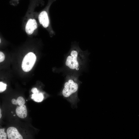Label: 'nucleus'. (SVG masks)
Returning <instances> with one entry per match:
<instances>
[{"label":"nucleus","instance_id":"nucleus-1","mask_svg":"<svg viewBox=\"0 0 139 139\" xmlns=\"http://www.w3.org/2000/svg\"><path fill=\"white\" fill-rule=\"evenodd\" d=\"M79 85L77 78L74 76L68 77L64 83L62 90L63 96L71 102V99L75 100L77 97Z\"/></svg>","mask_w":139,"mask_h":139},{"label":"nucleus","instance_id":"nucleus-2","mask_svg":"<svg viewBox=\"0 0 139 139\" xmlns=\"http://www.w3.org/2000/svg\"><path fill=\"white\" fill-rule=\"evenodd\" d=\"M84 55L76 50H72L66 57V66L70 70H78L85 59Z\"/></svg>","mask_w":139,"mask_h":139},{"label":"nucleus","instance_id":"nucleus-3","mask_svg":"<svg viewBox=\"0 0 139 139\" xmlns=\"http://www.w3.org/2000/svg\"><path fill=\"white\" fill-rule=\"evenodd\" d=\"M36 57L35 55L32 52H30L26 55L24 58L22 64V68L25 72L30 71L36 62Z\"/></svg>","mask_w":139,"mask_h":139},{"label":"nucleus","instance_id":"nucleus-4","mask_svg":"<svg viewBox=\"0 0 139 139\" xmlns=\"http://www.w3.org/2000/svg\"><path fill=\"white\" fill-rule=\"evenodd\" d=\"M7 134L9 139H23L22 135L15 127H11L7 130Z\"/></svg>","mask_w":139,"mask_h":139},{"label":"nucleus","instance_id":"nucleus-5","mask_svg":"<svg viewBox=\"0 0 139 139\" xmlns=\"http://www.w3.org/2000/svg\"><path fill=\"white\" fill-rule=\"evenodd\" d=\"M37 28V24L34 19H29L26 24L25 27V31L29 34H32L34 30Z\"/></svg>","mask_w":139,"mask_h":139},{"label":"nucleus","instance_id":"nucleus-6","mask_svg":"<svg viewBox=\"0 0 139 139\" xmlns=\"http://www.w3.org/2000/svg\"><path fill=\"white\" fill-rule=\"evenodd\" d=\"M38 19L40 23L44 27L46 28L48 27L49 24V20L46 11H44L41 12L39 15Z\"/></svg>","mask_w":139,"mask_h":139},{"label":"nucleus","instance_id":"nucleus-7","mask_svg":"<svg viewBox=\"0 0 139 139\" xmlns=\"http://www.w3.org/2000/svg\"><path fill=\"white\" fill-rule=\"evenodd\" d=\"M15 111L17 115L21 118H25L27 116V111L25 105H24L18 106Z\"/></svg>","mask_w":139,"mask_h":139},{"label":"nucleus","instance_id":"nucleus-8","mask_svg":"<svg viewBox=\"0 0 139 139\" xmlns=\"http://www.w3.org/2000/svg\"><path fill=\"white\" fill-rule=\"evenodd\" d=\"M31 95V99L34 101L38 102L42 101L44 98L43 94L42 93H33Z\"/></svg>","mask_w":139,"mask_h":139},{"label":"nucleus","instance_id":"nucleus-9","mask_svg":"<svg viewBox=\"0 0 139 139\" xmlns=\"http://www.w3.org/2000/svg\"><path fill=\"white\" fill-rule=\"evenodd\" d=\"M16 100L17 105L19 106L24 105L25 103V99L22 97H18Z\"/></svg>","mask_w":139,"mask_h":139},{"label":"nucleus","instance_id":"nucleus-10","mask_svg":"<svg viewBox=\"0 0 139 139\" xmlns=\"http://www.w3.org/2000/svg\"><path fill=\"white\" fill-rule=\"evenodd\" d=\"M5 128L0 129V139H6L7 134L5 132Z\"/></svg>","mask_w":139,"mask_h":139},{"label":"nucleus","instance_id":"nucleus-11","mask_svg":"<svg viewBox=\"0 0 139 139\" xmlns=\"http://www.w3.org/2000/svg\"><path fill=\"white\" fill-rule=\"evenodd\" d=\"M7 85L2 82H0V92L1 93L5 91L6 89Z\"/></svg>","mask_w":139,"mask_h":139},{"label":"nucleus","instance_id":"nucleus-12","mask_svg":"<svg viewBox=\"0 0 139 139\" xmlns=\"http://www.w3.org/2000/svg\"><path fill=\"white\" fill-rule=\"evenodd\" d=\"M5 58V56L4 54L2 52H0V62L3 61Z\"/></svg>","mask_w":139,"mask_h":139},{"label":"nucleus","instance_id":"nucleus-13","mask_svg":"<svg viewBox=\"0 0 139 139\" xmlns=\"http://www.w3.org/2000/svg\"><path fill=\"white\" fill-rule=\"evenodd\" d=\"M31 92L33 93H36L39 92L37 89L36 88H32L31 90Z\"/></svg>","mask_w":139,"mask_h":139},{"label":"nucleus","instance_id":"nucleus-14","mask_svg":"<svg viewBox=\"0 0 139 139\" xmlns=\"http://www.w3.org/2000/svg\"><path fill=\"white\" fill-rule=\"evenodd\" d=\"M11 102L12 103L13 105H17V100L14 99H13L12 100Z\"/></svg>","mask_w":139,"mask_h":139},{"label":"nucleus","instance_id":"nucleus-15","mask_svg":"<svg viewBox=\"0 0 139 139\" xmlns=\"http://www.w3.org/2000/svg\"><path fill=\"white\" fill-rule=\"evenodd\" d=\"M2 117V114L1 113H0V118H1Z\"/></svg>","mask_w":139,"mask_h":139},{"label":"nucleus","instance_id":"nucleus-16","mask_svg":"<svg viewBox=\"0 0 139 139\" xmlns=\"http://www.w3.org/2000/svg\"><path fill=\"white\" fill-rule=\"evenodd\" d=\"M13 116H15V115H13Z\"/></svg>","mask_w":139,"mask_h":139},{"label":"nucleus","instance_id":"nucleus-17","mask_svg":"<svg viewBox=\"0 0 139 139\" xmlns=\"http://www.w3.org/2000/svg\"><path fill=\"white\" fill-rule=\"evenodd\" d=\"M11 113H13V112H12V111H11Z\"/></svg>","mask_w":139,"mask_h":139},{"label":"nucleus","instance_id":"nucleus-18","mask_svg":"<svg viewBox=\"0 0 139 139\" xmlns=\"http://www.w3.org/2000/svg\"><path fill=\"white\" fill-rule=\"evenodd\" d=\"M26 101H27V100Z\"/></svg>","mask_w":139,"mask_h":139}]
</instances>
